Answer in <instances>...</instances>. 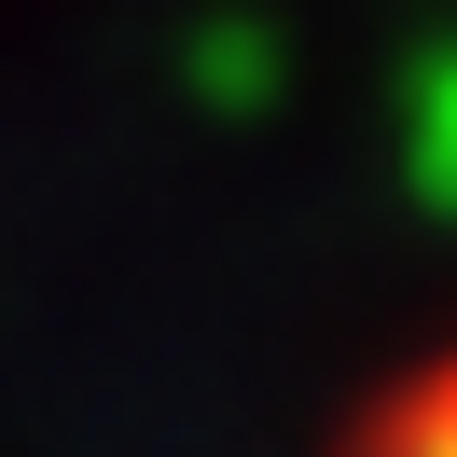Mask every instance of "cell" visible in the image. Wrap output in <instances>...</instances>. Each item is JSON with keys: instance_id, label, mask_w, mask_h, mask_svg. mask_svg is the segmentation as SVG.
I'll list each match as a JSON object with an SVG mask.
<instances>
[{"instance_id": "1", "label": "cell", "mask_w": 457, "mask_h": 457, "mask_svg": "<svg viewBox=\"0 0 457 457\" xmlns=\"http://www.w3.org/2000/svg\"><path fill=\"white\" fill-rule=\"evenodd\" d=\"M346 457H457V346L416 374V388H388V402H374Z\"/></svg>"}]
</instances>
